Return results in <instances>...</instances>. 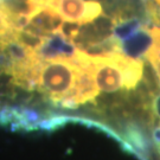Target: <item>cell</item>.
Instances as JSON below:
<instances>
[{
	"mask_svg": "<svg viewBox=\"0 0 160 160\" xmlns=\"http://www.w3.org/2000/svg\"><path fill=\"white\" fill-rule=\"evenodd\" d=\"M57 11L68 22L84 24L101 16L104 7L98 0H62Z\"/></svg>",
	"mask_w": 160,
	"mask_h": 160,
	"instance_id": "obj_2",
	"label": "cell"
},
{
	"mask_svg": "<svg viewBox=\"0 0 160 160\" xmlns=\"http://www.w3.org/2000/svg\"><path fill=\"white\" fill-rule=\"evenodd\" d=\"M61 1L62 0H45V6H51V7L57 10V7Z\"/></svg>",
	"mask_w": 160,
	"mask_h": 160,
	"instance_id": "obj_8",
	"label": "cell"
},
{
	"mask_svg": "<svg viewBox=\"0 0 160 160\" xmlns=\"http://www.w3.org/2000/svg\"><path fill=\"white\" fill-rule=\"evenodd\" d=\"M28 8H29V16L34 12L37 8H39L42 6H45V0H26Z\"/></svg>",
	"mask_w": 160,
	"mask_h": 160,
	"instance_id": "obj_7",
	"label": "cell"
},
{
	"mask_svg": "<svg viewBox=\"0 0 160 160\" xmlns=\"http://www.w3.org/2000/svg\"><path fill=\"white\" fill-rule=\"evenodd\" d=\"M29 17L30 23L24 30L43 38L58 33L64 23L62 14L51 6H42Z\"/></svg>",
	"mask_w": 160,
	"mask_h": 160,
	"instance_id": "obj_3",
	"label": "cell"
},
{
	"mask_svg": "<svg viewBox=\"0 0 160 160\" xmlns=\"http://www.w3.org/2000/svg\"><path fill=\"white\" fill-rule=\"evenodd\" d=\"M44 40H45V38L36 36V34L31 33L26 30L18 31L17 38H16L17 43H19L22 46L26 48L28 50H31V51H38L40 49V46L43 45Z\"/></svg>",
	"mask_w": 160,
	"mask_h": 160,
	"instance_id": "obj_5",
	"label": "cell"
},
{
	"mask_svg": "<svg viewBox=\"0 0 160 160\" xmlns=\"http://www.w3.org/2000/svg\"><path fill=\"white\" fill-rule=\"evenodd\" d=\"M77 51L78 49L74 42L67 39L61 33H55L46 37L43 45L36 52L43 61H65L74 63Z\"/></svg>",
	"mask_w": 160,
	"mask_h": 160,
	"instance_id": "obj_4",
	"label": "cell"
},
{
	"mask_svg": "<svg viewBox=\"0 0 160 160\" xmlns=\"http://www.w3.org/2000/svg\"><path fill=\"white\" fill-rule=\"evenodd\" d=\"M77 67L65 61H44L40 71L38 92L53 104L72 88L76 80Z\"/></svg>",
	"mask_w": 160,
	"mask_h": 160,
	"instance_id": "obj_1",
	"label": "cell"
},
{
	"mask_svg": "<svg viewBox=\"0 0 160 160\" xmlns=\"http://www.w3.org/2000/svg\"><path fill=\"white\" fill-rule=\"evenodd\" d=\"M0 14H1V10H0Z\"/></svg>",
	"mask_w": 160,
	"mask_h": 160,
	"instance_id": "obj_11",
	"label": "cell"
},
{
	"mask_svg": "<svg viewBox=\"0 0 160 160\" xmlns=\"http://www.w3.org/2000/svg\"><path fill=\"white\" fill-rule=\"evenodd\" d=\"M154 1H155V2H157V4H158V5L160 6V0H154Z\"/></svg>",
	"mask_w": 160,
	"mask_h": 160,
	"instance_id": "obj_10",
	"label": "cell"
},
{
	"mask_svg": "<svg viewBox=\"0 0 160 160\" xmlns=\"http://www.w3.org/2000/svg\"><path fill=\"white\" fill-rule=\"evenodd\" d=\"M81 29V24L76 23V22H64L62 28L59 30L58 33H61L62 36H64L67 39L74 42V39L77 37L78 34V31Z\"/></svg>",
	"mask_w": 160,
	"mask_h": 160,
	"instance_id": "obj_6",
	"label": "cell"
},
{
	"mask_svg": "<svg viewBox=\"0 0 160 160\" xmlns=\"http://www.w3.org/2000/svg\"><path fill=\"white\" fill-rule=\"evenodd\" d=\"M155 154H157V157L154 160H160V143L155 145Z\"/></svg>",
	"mask_w": 160,
	"mask_h": 160,
	"instance_id": "obj_9",
	"label": "cell"
}]
</instances>
